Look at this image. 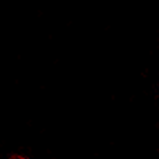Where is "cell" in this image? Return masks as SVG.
Returning <instances> with one entry per match:
<instances>
[]
</instances>
